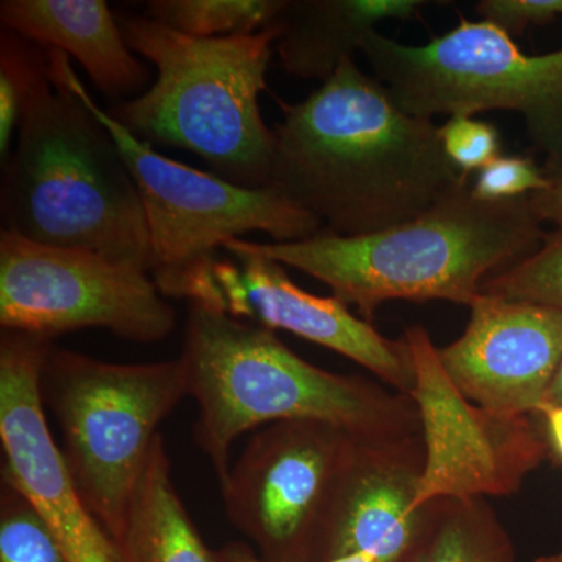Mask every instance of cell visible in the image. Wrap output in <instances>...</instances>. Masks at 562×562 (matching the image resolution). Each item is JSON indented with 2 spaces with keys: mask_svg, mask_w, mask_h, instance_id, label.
I'll return each mask as SVG.
<instances>
[{
  "mask_svg": "<svg viewBox=\"0 0 562 562\" xmlns=\"http://www.w3.org/2000/svg\"><path fill=\"white\" fill-rule=\"evenodd\" d=\"M180 360L198 402L194 439L220 484L231 471L233 443L244 432L283 420H321L360 442L419 435L409 395L303 360L276 333L191 303Z\"/></svg>",
  "mask_w": 562,
  "mask_h": 562,
  "instance_id": "obj_2",
  "label": "cell"
},
{
  "mask_svg": "<svg viewBox=\"0 0 562 562\" xmlns=\"http://www.w3.org/2000/svg\"><path fill=\"white\" fill-rule=\"evenodd\" d=\"M176 312L146 272L81 249L43 246L0 233L2 330L54 341L83 328H105L127 341H162Z\"/></svg>",
  "mask_w": 562,
  "mask_h": 562,
  "instance_id": "obj_9",
  "label": "cell"
},
{
  "mask_svg": "<svg viewBox=\"0 0 562 562\" xmlns=\"http://www.w3.org/2000/svg\"><path fill=\"white\" fill-rule=\"evenodd\" d=\"M117 547L122 562H225L203 541L172 482L161 435L151 446Z\"/></svg>",
  "mask_w": 562,
  "mask_h": 562,
  "instance_id": "obj_18",
  "label": "cell"
},
{
  "mask_svg": "<svg viewBox=\"0 0 562 562\" xmlns=\"http://www.w3.org/2000/svg\"><path fill=\"white\" fill-rule=\"evenodd\" d=\"M476 13L513 38L530 25L562 16V0H483L476 3Z\"/></svg>",
  "mask_w": 562,
  "mask_h": 562,
  "instance_id": "obj_26",
  "label": "cell"
},
{
  "mask_svg": "<svg viewBox=\"0 0 562 562\" xmlns=\"http://www.w3.org/2000/svg\"><path fill=\"white\" fill-rule=\"evenodd\" d=\"M532 562H562V550L561 552L542 554V557L536 558Z\"/></svg>",
  "mask_w": 562,
  "mask_h": 562,
  "instance_id": "obj_31",
  "label": "cell"
},
{
  "mask_svg": "<svg viewBox=\"0 0 562 562\" xmlns=\"http://www.w3.org/2000/svg\"><path fill=\"white\" fill-rule=\"evenodd\" d=\"M133 54L157 68V79L110 114L143 140L199 155L214 176L268 190L276 135L262 120L260 95L280 36L276 20L260 32L194 38L150 16L121 14Z\"/></svg>",
  "mask_w": 562,
  "mask_h": 562,
  "instance_id": "obj_5",
  "label": "cell"
},
{
  "mask_svg": "<svg viewBox=\"0 0 562 562\" xmlns=\"http://www.w3.org/2000/svg\"><path fill=\"white\" fill-rule=\"evenodd\" d=\"M430 562H517L512 535L486 498H442Z\"/></svg>",
  "mask_w": 562,
  "mask_h": 562,
  "instance_id": "obj_19",
  "label": "cell"
},
{
  "mask_svg": "<svg viewBox=\"0 0 562 562\" xmlns=\"http://www.w3.org/2000/svg\"><path fill=\"white\" fill-rule=\"evenodd\" d=\"M425 469L419 435L358 442L314 546L312 562L366 554L402 562L430 541L442 498L417 508Z\"/></svg>",
  "mask_w": 562,
  "mask_h": 562,
  "instance_id": "obj_14",
  "label": "cell"
},
{
  "mask_svg": "<svg viewBox=\"0 0 562 562\" xmlns=\"http://www.w3.org/2000/svg\"><path fill=\"white\" fill-rule=\"evenodd\" d=\"M538 416L543 422V432H546L550 452L562 462V406L542 405Z\"/></svg>",
  "mask_w": 562,
  "mask_h": 562,
  "instance_id": "obj_28",
  "label": "cell"
},
{
  "mask_svg": "<svg viewBox=\"0 0 562 562\" xmlns=\"http://www.w3.org/2000/svg\"><path fill=\"white\" fill-rule=\"evenodd\" d=\"M482 294L539 303L562 312V228L530 257L484 280Z\"/></svg>",
  "mask_w": 562,
  "mask_h": 562,
  "instance_id": "obj_21",
  "label": "cell"
},
{
  "mask_svg": "<svg viewBox=\"0 0 562 562\" xmlns=\"http://www.w3.org/2000/svg\"><path fill=\"white\" fill-rule=\"evenodd\" d=\"M49 339L0 335V441L3 484L24 495L49 528L66 562H122L110 532L85 505L52 438L41 395Z\"/></svg>",
  "mask_w": 562,
  "mask_h": 562,
  "instance_id": "obj_13",
  "label": "cell"
},
{
  "mask_svg": "<svg viewBox=\"0 0 562 562\" xmlns=\"http://www.w3.org/2000/svg\"><path fill=\"white\" fill-rule=\"evenodd\" d=\"M425 0H286L276 18L281 65L303 80H330L384 21H409Z\"/></svg>",
  "mask_w": 562,
  "mask_h": 562,
  "instance_id": "obj_17",
  "label": "cell"
},
{
  "mask_svg": "<svg viewBox=\"0 0 562 562\" xmlns=\"http://www.w3.org/2000/svg\"><path fill=\"white\" fill-rule=\"evenodd\" d=\"M549 187L550 177L531 158L498 155L479 172L471 192L479 201L501 202L525 198Z\"/></svg>",
  "mask_w": 562,
  "mask_h": 562,
  "instance_id": "obj_24",
  "label": "cell"
},
{
  "mask_svg": "<svg viewBox=\"0 0 562 562\" xmlns=\"http://www.w3.org/2000/svg\"><path fill=\"white\" fill-rule=\"evenodd\" d=\"M532 213L541 222H552L562 228V171L550 177L547 190L530 194Z\"/></svg>",
  "mask_w": 562,
  "mask_h": 562,
  "instance_id": "obj_27",
  "label": "cell"
},
{
  "mask_svg": "<svg viewBox=\"0 0 562 562\" xmlns=\"http://www.w3.org/2000/svg\"><path fill=\"white\" fill-rule=\"evenodd\" d=\"M0 562H66L38 513L9 484L0 495Z\"/></svg>",
  "mask_w": 562,
  "mask_h": 562,
  "instance_id": "obj_23",
  "label": "cell"
},
{
  "mask_svg": "<svg viewBox=\"0 0 562 562\" xmlns=\"http://www.w3.org/2000/svg\"><path fill=\"white\" fill-rule=\"evenodd\" d=\"M44 50L49 68L110 133L135 180L149 228L154 277L210 257L246 233L265 232L276 243H292L324 231L316 217L279 192L239 187L162 157L94 102L68 55Z\"/></svg>",
  "mask_w": 562,
  "mask_h": 562,
  "instance_id": "obj_8",
  "label": "cell"
},
{
  "mask_svg": "<svg viewBox=\"0 0 562 562\" xmlns=\"http://www.w3.org/2000/svg\"><path fill=\"white\" fill-rule=\"evenodd\" d=\"M165 297L187 299L268 330L290 331L349 358L392 391L409 395L416 386L405 339L391 341L358 319L335 295L302 290L286 268L232 239L210 257L154 277Z\"/></svg>",
  "mask_w": 562,
  "mask_h": 562,
  "instance_id": "obj_10",
  "label": "cell"
},
{
  "mask_svg": "<svg viewBox=\"0 0 562 562\" xmlns=\"http://www.w3.org/2000/svg\"><path fill=\"white\" fill-rule=\"evenodd\" d=\"M416 373L425 469L416 506L439 498L508 497L550 452L531 416H506L469 402L447 375L422 325L403 335Z\"/></svg>",
  "mask_w": 562,
  "mask_h": 562,
  "instance_id": "obj_12",
  "label": "cell"
},
{
  "mask_svg": "<svg viewBox=\"0 0 562 562\" xmlns=\"http://www.w3.org/2000/svg\"><path fill=\"white\" fill-rule=\"evenodd\" d=\"M46 68V52L16 33L0 36V160L9 161L11 140L20 128L33 83Z\"/></svg>",
  "mask_w": 562,
  "mask_h": 562,
  "instance_id": "obj_22",
  "label": "cell"
},
{
  "mask_svg": "<svg viewBox=\"0 0 562 562\" xmlns=\"http://www.w3.org/2000/svg\"><path fill=\"white\" fill-rule=\"evenodd\" d=\"M41 395L80 497L117 543L158 427L190 395L183 362L116 364L52 346Z\"/></svg>",
  "mask_w": 562,
  "mask_h": 562,
  "instance_id": "obj_6",
  "label": "cell"
},
{
  "mask_svg": "<svg viewBox=\"0 0 562 562\" xmlns=\"http://www.w3.org/2000/svg\"><path fill=\"white\" fill-rule=\"evenodd\" d=\"M439 135L447 157L465 177L482 171L501 155V136L497 128L487 122L452 116L439 127Z\"/></svg>",
  "mask_w": 562,
  "mask_h": 562,
  "instance_id": "obj_25",
  "label": "cell"
},
{
  "mask_svg": "<svg viewBox=\"0 0 562 562\" xmlns=\"http://www.w3.org/2000/svg\"><path fill=\"white\" fill-rule=\"evenodd\" d=\"M543 405L562 406V361L552 384H550L549 392H547Z\"/></svg>",
  "mask_w": 562,
  "mask_h": 562,
  "instance_id": "obj_30",
  "label": "cell"
},
{
  "mask_svg": "<svg viewBox=\"0 0 562 562\" xmlns=\"http://www.w3.org/2000/svg\"><path fill=\"white\" fill-rule=\"evenodd\" d=\"M3 231L151 272L138 188L105 127L60 74L33 83L18 143L3 165Z\"/></svg>",
  "mask_w": 562,
  "mask_h": 562,
  "instance_id": "obj_4",
  "label": "cell"
},
{
  "mask_svg": "<svg viewBox=\"0 0 562 562\" xmlns=\"http://www.w3.org/2000/svg\"><path fill=\"white\" fill-rule=\"evenodd\" d=\"M321 420H283L251 436L220 484L233 527L262 560L312 562L317 536L358 446Z\"/></svg>",
  "mask_w": 562,
  "mask_h": 562,
  "instance_id": "obj_11",
  "label": "cell"
},
{
  "mask_svg": "<svg viewBox=\"0 0 562 562\" xmlns=\"http://www.w3.org/2000/svg\"><path fill=\"white\" fill-rule=\"evenodd\" d=\"M280 109L268 190L316 217L322 232L386 231L468 188L439 127L402 110L353 58L305 101Z\"/></svg>",
  "mask_w": 562,
  "mask_h": 562,
  "instance_id": "obj_1",
  "label": "cell"
},
{
  "mask_svg": "<svg viewBox=\"0 0 562 562\" xmlns=\"http://www.w3.org/2000/svg\"><path fill=\"white\" fill-rule=\"evenodd\" d=\"M360 52L373 79L412 116L516 111L549 155L547 176L562 171V49L527 55L497 25L461 18L453 31L424 46L373 32Z\"/></svg>",
  "mask_w": 562,
  "mask_h": 562,
  "instance_id": "obj_7",
  "label": "cell"
},
{
  "mask_svg": "<svg viewBox=\"0 0 562 562\" xmlns=\"http://www.w3.org/2000/svg\"><path fill=\"white\" fill-rule=\"evenodd\" d=\"M3 31L76 58L111 99L147 90L149 70L125 43L117 18L103 0H3Z\"/></svg>",
  "mask_w": 562,
  "mask_h": 562,
  "instance_id": "obj_16",
  "label": "cell"
},
{
  "mask_svg": "<svg viewBox=\"0 0 562 562\" xmlns=\"http://www.w3.org/2000/svg\"><path fill=\"white\" fill-rule=\"evenodd\" d=\"M286 0H151L147 16L194 38L251 35L271 24Z\"/></svg>",
  "mask_w": 562,
  "mask_h": 562,
  "instance_id": "obj_20",
  "label": "cell"
},
{
  "mask_svg": "<svg viewBox=\"0 0 562 562\" xmlns=\"http://www.w3.org/2000/svg\"><path fill=\"white\" fill-rule=\"evenodd\" d=\"M225 562H272L262 560L251 547L243 542H232L221 549ZM319 562H373L366 554H353V557L338 558V560Z\"/></svg>",
  "mask_w": 562,
  "mask_h": 562,
  "instance_id": "obj_29",
  "label": "cell"
},
{
  "mask_svg": "<svg viewBox=\"0 0 562 562\" xmlns=\"http://www.w3.org/2000/svg\"><path fill=\"white\" fill-rule=\"evenodd\" d=\"M546 236L530 195L484 202L468 187L420 216L371 235L321 232L303 241L246 244L327 284L369 322L390 301H446L471 308L484 280L530 257Z\"/></svg>",
  "mask_w": 562,
  "mask_h": 562,
  "instance_id": "obj_3",
  "label": "cell"
},
{
  "mask_svg": "<svg viewBox=\"0 0 562 562\" xmlns=\"http://www.w3.org/2000/svg\"><path fill=\"white\" fill-rule=\"evenodd\" d=\"M439 360L469 402L506 416L538 414L562 361V312L482 294Z\"/></svg>",
  "mask_w": 562,
  "mask_h": 562,
  "instance_id": "obj_15",
  "label": "cell"
}]
</instances>
